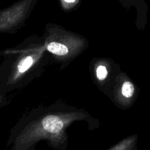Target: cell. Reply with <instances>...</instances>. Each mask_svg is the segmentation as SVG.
Segmentation results:
<instances>
[{"label": "cell", "instance_id": "obj_1", "mask_svg": "<svg viewBox=\"0 0 150 150\" xmlns=\"http://www.w3.org/2000/svg\"><path fill=\"white\" fill-rule=\"evenodd\" d=\"M63 126V122L56 116H48L42 121V127L48 133H59L62 130Z\"/></svg>", "mask_w": 150, "mask_h": 150}, {"label": "cell", "instance_id": "obj_2", "mask_svg": "<svg viewBox=\"0 0 150 150\" xmlns=\"http://www.w3.org/2000/svg\"><path fill=\"white\" fill-rule=\"evenodd\" d=\"M47 49L51 54L58 56H64L68 53V48L59 42H51L47 46Z\"/></svg>", "mask_w": 150, "mask_h": 150}, {"label": "cell", "instance_id": "obj_3", "mask_svg": "<svg viewBox=\"0 0 150 150\" xmlns=\"http://www.w3.org/2000/svg\"><path fill=\"white\" fill-rule=\"evenodd\" d=\"M135 86L132 82L126 81L122 86V94L126 98H130L134 95Z\"/></svg>", "mask_w": 150, "mask_h": 150}, {"label": "cell", "instance_id": "obj_4", "mask_svg": "<svg viewBox=\"0 0 150 150\" xmlns=\"http://www.w3.org/2000/svg\"><path fill=\"white\" fill-rule=\"evenodd\" d=\"M34 62V59L32 57H26V58L23 59L19 62L18 65V70L21 73H23L27 71Z\"/></svg>", "mask_w": 150, "mask_h": 150}, {"label": "cell", "instance_id": "obj_5", "mask_svg": "<svg viewBox=\"0 0 150 150\" xmlns=\"http://www.w3.org/2000/svg\"><path fill=\"white\" fill-rule=\"evenodd\" d=\"M107 74H108V73H107L105 67L100 65L98 67V69H97V77L100 81L104 80L106 78Z\"/></svg>", "mask_w": 150, "mask_h": 150}, {"label": "cell", "instance_id": "obj_6", "mask_svg": "<svg viewBox=\"0 0 150 150\" xmlns=\"http://www.w3.org/2000/svg\"><path fill=\"white\" fill-rule=\"evenodd\" d=\"M64 1H66V2H67V3H73V2H75V1H76V0H64Z\"/></svg>", "mask_w": 150, "mask_h": 150}]
</instances>
